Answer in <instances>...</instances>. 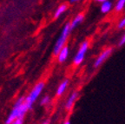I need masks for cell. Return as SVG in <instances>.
Instances as JSON below:
<instances>
[{"label": "cell", "instance_id": "1", "mask_svg": "<svg viewBox=\"0 0 125 124\" xmlns=\"http://www.w3.org/2000/svg\"><path fill=\"white\" fill-rule=\"evenodd\" d=\"M71 31H71V28H70V22H68L62 27L60 33V36L57 38V42L55 43V45L53 47V55L54 56H57L59 51L66 45L67 40H68Z\"/></svg>", "mask_w": 125, "mask_h": 124}, {"label": "cell", "instance_id": "2", "mask_svg": "<svg viewBox=\"0 0 125 124\" xmlns=\"http://www.w3.org/2000/svg\"><path fill=\"white\" fill-rule=\"evenodd\" d=\"M43 89H44V83L40 82V83H38L37 84H36L35 87L32 89L31 93L29 94V95H28L27 97H25L24 103H25L26 106L28 107L29 110L32 109V105H33V103L37 100L39 95H41Z\"/></svg>", "mask_w": 125, "mask_h": 124}, {"label": "cell", "instance_id": "3", "mask_svg": "<svg viewBox=\"0 0 125 124\" xmlns=\"http://www.w3.org/2000/svg\"><path fill=\"white\" fill-rule=\"evenodd\" d=\"M89 48H90V42L88 40L83 41L80 44L76 51V55L73 57V65L74 66H79L83 63V62L85 59L86 54L88 52Z\"/></svg>", "mask_w": 125, "mask_h": 124}, {"label": "cell", "instance_id": "4", "mask_svg": "<svg viewBox=\"0 0 125 124\" xmlns=\"http://www.w3.org/2000/svg\"><path fill=\"white\" fill-rule=\"evenodd\" d=\"M24 100H25V97H20L18 99V101L14 104L11 112L10 113V114L8 115L7 119H6L5 124H11L17 119H21L20 118V109L24 103Z\"/></svg>", "mask_w": 125, "mask_h": 124}, {"label": "cell", "instance_id": "5", "mask_svg": "<svg viewBox=\"0 0 125 124\" xmlns=\"http://www.w3.org/2000/svg\"><path fill=\"white\" fill-rule=\"evenodd\" d=\"M114 51V49L109 47V48L104 49V51H102L100 52V54L96 57L95 61L93 62V68L94 69H98L99 67H101L106 61L109 59V57L112 55Z\"/></svg>", "mask_w": 125, "mask_h": 124}, {"label": "cell", "instance_id": "6", "mask_svg": "<svg viewBox=\"0 0 125 124\" xmlns=\"http://www.w3.org/2000/svg\"><path fill=\"white\" fill-rule=\"evenodd\" d=\"M79 95H80V93L77 90H74L69 95L68 98H67L66 102H65L64 104V108L67 111H70V109H72L73 106H74L75 103L77 101V99L79 98Z\"/></svg>", "mask_w": 125, "mask_h": 124}, {"label": "cell", "instance_id": "7", "mask_svg": "<svg viewBox=\"0 0 125 124\" xmlns=\"http://www.w3.org/2000/svg\"><path fill=\"white\" fill-rule=\"evenodd\" d=\"M69 55H70V48L68 45H65L63 48L59 51V53L57 54V61L60 63L66 62V60L68 59Z\"/></svg>", "mask_w": 125, "mask_h": 124}, {"label": "cell", "instance_id": "8", "mask_svg": "<svg viewBox=\"0 0 125 124\" xmlns=\"http://www.w3.org/2000/svg\"><path fill=\"white\" fill-rule=\"evenodd\" d=\"M84 20V15L83 13H79L75 17L72 19V21L70 22V28L71 31H73L74 29H76L77 26H79L81 23L83 22Z\"/></svg>", "mask_w": 125, "mask_h": 124}, {"label": "cell", "instance_id": "9", "mask_svg": "<svg viewBox=\"0 0 125 124\" xmlns=\"http://www.w3.org/2000/svg\"><path fill=\"white\" fill-rule=\"evenodd\" d=\"M69 83H70V81L68 79H64L63 81H62V83L59 84V86L57 89V92H56L57 96H62L65 93L67 88L69 86Z\"/></svg>", "mask_w": 125, "mask_h": 124}, {"label": "cell", "instance_id": "10", "mask_svg": "<svg viewBox=\"0 0 125 124\" xmlns=\"http://www.w3.org/2000/svg\"><path fill=\"white\" fill-rule=\"evenodd\" d=\"M112 8H113V4H112V2L110 0H107V1H105V2L101 4L100 10H101L102 13L107 14L112 10Z\"/></svg>", "mask_w": 125, "mask_h": 124}, {"label": "cell", "instance_id": "11", "mask_svg": "<svg viewBox=\"0 0 125 124\" xmlns=\"http://www.w3.org/2000/svg\"><path fill=\"white\" fill-rule=\"evenodd\" d=\"M67 9H68V5H67L66 4H61V5H59L58 7L57 8V10H55V13H54L55 19H57V18H60L61 16L66 11Z\"/></svg>", "mask_w": 125, "mask_h": 124}, {"label": "cell", "instance_id": "12", "mask_svg": "<svg viewBox=\"0 0 125 124\" xmlns=\"http://www.w3.org/2000/svg\"><path fill=\"white\" fill-rule=\"evenodd\" d=\"M125 7V0H118L115 5V10L116 12H120Z\"/></svg>", "mask_w": 125, "mask_h": 124}, {"label": "cell", "instance_id": "13", "mask_svg": "<svg viewBox=\"0 0 125 124\" xmlns=\"http://www.w3.org/2000/svg\"><path fill=\"white\" fill-rule=\"evenodd\" d=\"M51 103V97L49 95H44L43 96V98L41 99L40 101V105L41 106H46V105H49Z\"/></svg>", "mask_w": 125, "mask_h": 124}, {"label": "cell", "instance_id": "14", "mask_svg": "<svg viewBox=\"0 0 125 124\" xmlns=\"http://www.w3.org/2000/svg\"><path fill=\"white\" fill-rule=\"evenodd\" d=\"M117 28L119 30H123L125 28V17H123L117 23Z\"/></svg>", "mask_w": 125, "mask_h": 124}, {"label": "cell", "instance_id": "15", "mask_svg": "<svg viewBox=\"0 0 125 124\" xmlns=\"http://www.w3.org/2000/svg\"><path fill=\"white\" fill-rule=\"evenodd\" d=\"M125 44V33H124V35L122 37V38L120 39L119 41V43H118V46H123V45Z\"/></svg>", "mask_w": 125, "mask_h": 124}, {"label": "cell", "instance_id": "16", "mask_svg": "<svg viewBox=\"0 0 125 124\" xmlns=\"http://www.w3.org/2000/svg\"><path fill=\"white\" fill-rule=\"evenodd\" d=\"M11 124H23V119H17Z\"/></svg>", "mask_w": 125, "mask_h": 124}, {"label": "cell", "instance_id": "17", "mask_svg": "<svg viewBox=\"0 0 125 124\" xmlns=\"http://www.w3.org/2000/svg\"><path fill=\"white\" fill-rule=\"evenodd\" d=\"M96 2H97V3H100V4H102V3H104V2H105V1H107V0H95Z\"/></svg>", "mask_w": 125, "mask_h": 124}, {"label": "cell", "instance_id": "18", "mask_svg": "<svg viewBox=\"0 0 125 124\" xmlns=\"http://www.w3.org/2000/svg\"><path fill=\"white\" fill-rule=\"evenodd\" d=\"M41 124H50V121L49 120H46V121H44V122H43Z\"/></svg>", "mask_w": 125, "mask_h": 124}, {"label": "cell", "instance_id": "19", "mask_svg": "<svg viewBox=\"0 0 125 124\" xmlns=\"http://www.w3.org/2000/svg\"><path fill=\"white\" fill-rule=\"evenodd\" d=\"M78 1H80V0H70V3H71V4H73V3L78 2Z\"/></svg>", "mask_w": 125, "mask_h": 124}, {"label": "cell", "instance_id": "20", "mask_svg": "<svg viewBox=\"0 0 125 124\" xmlns=\"http://www.w3.org/2000/svg\"><path fill=\"white\" fill-rule=\"evenodd\" d=\"M62 124H70V121H69V120H66V121H65V122H63V123H62Z\"/></svg>", "mask_w": 125, "mask_h": 124}]
</instances>
